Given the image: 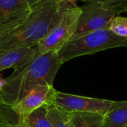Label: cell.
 <instances>
[{
	"mask_svg": "<svg viewBox=\"0 0 127 127\" xmlns=\"http://www.w3.org/2000/svg\"><path fill=\"white\" fill-rule=\"evenodd\" d=\"M63 64L57 52L41 55L35 53L5 79L4 86L0 92V102L13 106L37 86L53 85Z\"/></svg>",
	"mask_w": 127,
	"mask_h": 127,
	"instance_id": "6da1fadb",
	"label": "cell"
},
{
	"mask_svg": "<svg viewBox=\"0 0 127 127\" xmlns=\"http://www.w3.org/2000/svg\"><path fill=\"white\" fill-rule=\"evenodd\" d=\"M68 0H44L16 29L0 37V54L36 46L54 26Z\"/></svg>",
	"mask_w": 127,
	"mask_h": 127,
	"instance_id": "7a4b0ae2",
	"label": "cell"
},
{
	"mask_svg": "<svg viewBox=\"0 0 127 127\" xmlns=\"http://www.w3.org/2000/svg\"><path fill=\"white\" fill-rule=\"evenodd\" d=\"M119 47H127V37L118 36L106 28L71 38L57 54L63 63H65L78 57Z\"/></svg>",
	"mask_w": 127,
	"mask_h": 127,
	"instance_id": "3957f363",
	"label": "cell"
},
{
	"mask_svg": "<svg viewBox=\"0 0 127 127\" xmlns=\"http://www.w3.org/2000/svg\"><path fill=\"white\" fill-rule=\"evenodd\" d=\"M81 13L80 7L76 1L68 0L62 13L47 33V35L35 46L36 55L49 52H58L61 48L74 35Z\"/></svg>",
	"mask_w": 127,
	"mask_h": 127,
	"instance_id": "277c9868",
	"label": "cell"
},
{
	"mask_svg": "<svg viewBox=\"0 0 127 127\" xmlns=\"http://www.w3.org/2000/svg\"><path fill=\"white\" fill-rule=\"evenodd\" d=\"M53 104L68 112L95 113L105 117L112 111L127 106V100H109L71 95L57 91Z\"/></svg>",
	"mask_w": 127,
	"mask_h": 127,
	"instance_id": "5b68a950",
	"label": "cell"
},
{
	"mask_svg": "<svg viewBox=\"0 0 127 127\" xmlns=\"http://www.w3.org/2000/svg\"><path fill=\"white\" fill-rule=\"evenodd\" d=\"M80 9L77 28L73 37L109 28L112 19L123 13V10L119 8L90 2H85Z\"/></svg>",
	"mask_w": 127,
	"mask_h": 127,
	"instance_id": "8992f818",
	"label": "cell"
},
{
	"mask_svg": "<svg viewBox=\"0 0 127 127\" xmlns=\"http://www.w3.org/2000/svg\"><path fill=\"white\" fill-rule=\"evenodd\" d=\"M32 8L22 0H0V37L21 25Z\"/></svg>",
	"mask_w": 127,
	"mask_h": 127,
	"instance_id": "52a82bcc",
	"label": "cell"
},
{
	"mask_svg": "<svg viewBox=\"0 0 127 127\" xmlns=\"http://www.w3.org/2000/svg\"><path fill=\"white\" fill-rule=\"evenodd\" d=\"M56 92L53 85H39L29 92L21 101L13 105V107L23 121L25 118L40 106L52 105Z\"/></svg>",
	"mask_w": 127,
	"mask_h": 127,
	"instance_id": "ba28073f",
	"label": "cell"
},
{
	"mask_svg": "<svg viewBox=\"0 0 127 127\" xmlns=\"http://www.w3.org/2000/svg\"><path fill=\"white\" fill-rule=\"evenodd\" d=\"M35 54V48H20L0 54V72L13 68V70L21 65Z\"/></svg>",
	"mask_w": 127,
	"mask_h": 127,
	"instance_id": "9c48e42d",
	"label": "cell"
},
{
	"mask_svg": "<svg viewBox=\"0 0 127 127\" xmlns=\"http://www.w3.org/2000/svg\"><path fill=\"white\" fill-rule=\"evenodd\" d=\"M66 117L71 127H101L104 123V116L88 112H68Z\"/></svg>",
	"mask_w": 127,
	"mask_h": 127,
	"instance_id": "30bf717a",
	"label": "cell"
},
{
	"mask_svg": "<svg viewBox=\"0 0 127 127\" xmlns=\"http://www.w3.org/2000/svg\"><path fill=\"white\" fill-rule=\"evenodd\" d=\"M22 124V119L13 106L0 102V127H18Z\"/></svg>",
	"mask_w": 127,
	"mask_h": 127,
	"instance_id": "8fae6325",
	"label": "cell"
},
{
	"mask_svg": "<svg viewBox=\"0 0 127 127\" xmlns=\"http://www.w3.org/2000/svg\"><path fill=\"white\" fill-rule=\"evenodd\" d=\"M48 106L44 105L24 118L22 125L25 127H53L47 118Z\"/></svg>",
	"mask_w": 127,
	"mask_h": 127,
	"instance_id": "7c38bea8",
	"label": "cell"
},
{
	"mask_svg": "<svg viewBox=\"0 0 127 127\" xmlns=\"http://www.w3.org/2000/svg\"><path fill=\"white\" fill-rule=\"evenodd\" d=\"M47 118L53 127H71L67 119L65 111L54 104L48 106Z\"/></svg>",
	"mask_w": 127,
	"mask_h": 127,
	"instance_id": "4fadbf2b",
	"label": "cell"
},
{
	"mask_svg": "<svg viewBox=\"0 0 127 127\" xmlns=\"http://www.w3.org/2000/svg\"><path fill=\"white\" fill-rule=\"evenodd\" d=\"M104 123L108 127H127V105L106 115Z\"/></svg>",
	"mask_w": 127,
	"mask_h": 127,
	"instance_id": "5bb4252c",
	"label": "cell"
},
{
	"mask_svg": "<svg viewBox=\"0 0 127 127\" xmlns=\"http://www.w3.org/2000/svg\"><path fill=\"white\" fill-rule=\"evenodd\" d=\"M108 29L118 36L127 37V17L117 16L112 19Z\"/></svg>",
	"mask_w": 127,
	"mask_h": 127,
	"instance_id": "9a60e30c",
	"label": "cell"
},
{
	"mask_svg": "<svg viewBox=\"0 0 127 127\" xmlns=\"http://www.w3.org/2000/svg\"><path fill=\"white\" fill-rule=\"evenodd\" d=\"M74 1H81L85 2L90 3H97L103 5H106L111 7L119 8L124 10V8L127 7V0H74Z\"/></svg>",
	"mask_w": 127,
	"mask_h": 127,
	"instance_id": "2e32d148",
	"label": "cell"
},
{
	"mask_svg": "<svg viewBox=\"0 0 127 127\" xmlns=\"http://www.w3.org/2000/svg\"><path fill=\"white\" fill-rule=\"evenodd\" d=\"M22 1L25 2L28 6H30L32 8V7H33L34 6L39 4L40 2H42L44 0H22Z\"/></svg>",
	"mask_w": 127,
	"mask_h": 127,
	"instance_id": "e0dca14e",
	"label": "cell"
},
{
	"mask_svg": "<svg viewBox=\"0 0 127 127\" xmlns=\"http://www.w3.org/2000/svg\"><path fill=\"white\" fill-rule=\"evenodd\" d=\"M4 84H5V79H4L0 74V92H1V90L3 89Z\"/></svg>",
	"mask_w": 127,
	"mask_h": 127,
	"instance_id": "ac0fdd59",
	"label": "cell"
},
{
	"mask_svg": "<svg viewBox=\"0 0 127 127\" xmlns=\"http://www.w3.org/2000/svg\"><path fill=\"white\" fill-rule=\"evenodd\" d=\"M123 13H127V8H124V10H123Z\"/></svg>",
	"mask_w": 127,
	"mask_h": 127,
	"instance_id": "d6986e66",
	"label": "cell"
},
{
	"mask_svg": "<svg viewBox=\"0 0 127 127\" xmlns=\"http://www.w3.org/2000/svg\"><path fill=\"white\" fill-rule=\"evenodd\" d=\"M101 127H107V125H106V124L105 123H103V125L101 126Z\"/></svg>",
	"mask_w": 127,
	"mask_h": 127,
	"instance_id": "ffe728a7",
	"label": "cell"
},
{
	"mask_svg": "<svg viewBox=\"0 0 127 127\" xmlns=\"http://www.w3.org/2000/svg\"><path fill=\"white\" fill-rule=\"evenodd\" d=\"M24 127V126H22V125H21V126H19V127Z\"/></svg>",
	"mask_w": 127,
	"mask_h": 127,
	"instance_id": "44dd1931",
	"label": "cell"
}]
</instances>
